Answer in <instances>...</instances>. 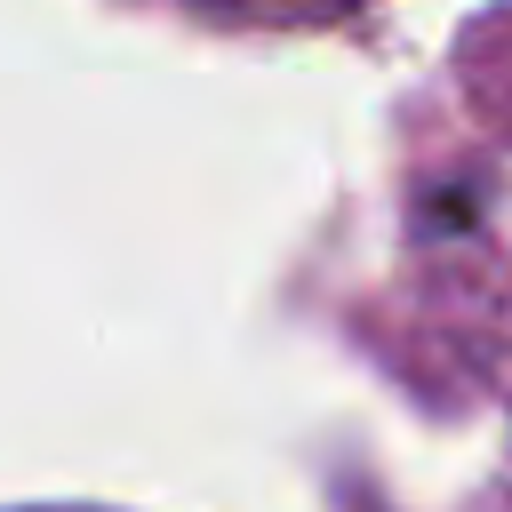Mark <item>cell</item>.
<instances>
[{
	"label": "cell",
	"instance_id": "1",
	"mask_svg": "<svg viewBox=\"0 0 512 512\" xmlns=\"http://www.w3.org/2000/svg\"><path fill=\"white\" fill-rule=\"evenodd\" d=\"M168 8H184L200 24H232V32H248V24L256 32H296V24H336L368 0H168Z\"/></svg>",
	"mask_w": 512,
	"mask_h": 512
}]
</instances>
